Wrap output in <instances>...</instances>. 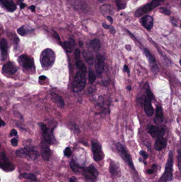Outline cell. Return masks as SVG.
I'll use <instances>...</instances> for the list:
<instances>
[{"mask_svg": "<svg viewBox=\"0 0 181 182\" xmlns=\"http://www.w3.org/2000/svg\"><path fill=\"white\" fill-rule=\"evenodd\" d=\"M174 163V157L173 151L170 150L168 154L165 171L160 177L159 182H167L172 181L173 178V168Z\"/></svg>", "mask_w": 181, "mask_h": 182, "instance_id": "6da1fadb", "label": "cell"}, {"mask_svg": "<svg viewBox=\"0 0 181 182\" xmlns=\"http://www.w3.org/2000/svg\"><path fill=\"white\" fill-rule=\"evenodd\" d=\"M55 60L54 52L50 49H46L42 52L40 55V63L44 68H48L53 66Z\"/></svg>", "mask_w": 181, "mask_h": 182, "instance_id": "7a4b0ae2", "label": "cell"}, {"mask_svg": "<svg viewBox=\"0 0 181 182\" xmlns=\"http://www.w3.org/2000/svg\"><path fill=\"white\" fill-rule=\"evenodd\" d=\"M85 75L80 71L76 73L72 85L73 92H79L83 90L86 83Z\"/></svg>", "mask_w": 181, "mask_h": 182, "instance_id": "3957f363", "label": "cell"}, {"mask_svg": "<svg viewBox=\"0 0 181 182\" xmlns=\"http://www.w3.org/2000/svg\"><path fill=\"white\" fill-rule=\"evenodd\" d=\"M116 148L118 150L120 156L124 160L127 164L130 166V167L133 170L135 169L134 164L132 161V158L130 153L127 151L126 148L120 143H117L116 144Z\"/></svg>", "mask_w": 181, "mask_h": 182, "instance_id": "277c9868", "label": "cell"}, {"mask_svg": "<svg viewBox=\"0 0 181 182\" xmlns=\"http://www.w3.org/2000/svg\"><path fill=\"white\" fill-rule=\"evenodd\" d=\"M165 0H152V2L148 4H147L141 8L139 9L135 13V17H140L142 15H145L149 11H152L154 9L156 8L160 4V2H162Z\"/></svg>", "mask_w": 181, "mask_h": 182, "instance_id": "5b68a950", "label": "cell"}, {"mask_svg": "<svg viewBox=\"0 0 181 182\" xmlns=\"http://www.w3.org/2000/svg\"><path fill=\"white\" fill-rule=\"evenodd\" d=\"M84 177L91 182H96L98 177L97 170L92 164L87 167L81 168Z\"/></svg>", "mask_w": 181, "mask_h": 182, "instance_id": "8992f818", "label": "cell"}, {"mask_svg": "<svg viewBox=\"0 0 181 182\" xmlns=\"http://www.w3.org/2000/svg\"><path fill=\"white\" fill-rule=\"evenodd\" d=\"M146 92L147 96L145 99L144 109L145 113L148 116H152L154 113V109L152 104V100L153 97V94L149 88L147 90Z\"/></svg>", "mask_w": 181, "mask_h": 182, "instance_id": "52a82bcc", "label": "cell"}, {"mask_svg": "<svg viewBox=\"0 0 181 182\" xmlns=\"http://www.w3.org/2000/svg\"><path fill=\"white\" fill-rule=\"evenodd\" d=\"M19 65L25 69H30L34 67V62L32 58L27 55H22L18 59Z\"/></svg>", "mask_w": 181, "mask_h": 182, "instance_id": "ba28073f", "label": "cell"}, {"mask_svg": "<svg viewBox=\"0 0 181 182\" xmlns=\"http://www.w3.org/2000/svg\"><path fill=\"white\" fill-rule=\"evenodd\" d=\"M91 150L93 153V158L95 161L98 162L103 159V153L101 146L98 142L93 141L91 143Z\"/></svg>", "mask_w": 181, "mask_h": 182, "instance_id": "9c48e42d", "label": "cell"}, {"mask_svg": "<svg viewBox=\"0 0 181 182\" xmlns=\"http://www.w3.org/2000/svg\"><path fill=\"white\" fill-rule=\"evenodd\" d=\"M105 68V58L102 55H97V63L96 64V73L97 76L100 78L104 71Z\"/></svg>", "mask_w": 181, "mask_h": 182, "instance_id": "30bf717a", "label": "cell"}, {"mask_svg": "<svg viewBox=\"0 0 181 182\" xmlns=\"http://www.w3.org/2000/svg\"><path fill=\"white\" fill-rule=\"evenodd\" d=\"M1 157V159L0 160V168L1 169L7 171H12L15 169V166L8 160L5 153L2 152Z\"/></svg>", "mask_w": 181, "mask_h": 182, "instance_id": "8fae6325", "label": "cell"}, {"mask_svg": "<svg viewBox=\"0 0 181 182\" xmlns=\"http://www.w3.org/2000/svg\"><path fill=\"white\" fill-rule=\"evenodd\" d=\"M38 125H40L41 130L42 131V134L43 136L44 141L48 144H52L53 142V137L51 132L48 129L47 126L43 123H40Z\"/></svg>", "mask_w": 181, "mask_h": 182, "instance_id": "7c38bea8", "label": "cell"}, {"mask_svg": "<svg viewBox=\"0 0 181 182\" xmlns=\"http://www.w3.org/2000/svg\"><path fill=\"white\" fill-rule=\"evenodd\" d=\"M149 132L154 138H158L160 136H164L166 130L164 128H160L155 126L151 125L149 127Z\"/></svg>", "mask_w": 181, "mask_h": 182, "instance_id": "4fadbf2b", "label": "cell"}, {"mask_svg": "<svg viewBox=\"0 0 181 182\" xmlns=\"http://www.w3.org/2000/svg\"><path fill=\"white\" fill-rule=\"evenodd\" d=\"M145 53L147 57V58L148 60L152 70L153 71V73H157L158 71V67L156 63L155 59L153 57V56L147 49H145Z\"/></svg>", "mask_w": 181, "mask_h": 182, "instance_id": "5bb4252c", "label": "cell"}, {"mask_svg": "<svg viewBox=\"0 0 181 182\" xmlns=\"http://www.w3.org/2000/svg\"><path fill=\"white\" fill-rule=\"evenodd\" d=\"M41 155L44 159L46 161L49 160L51 157V152L50 147L48 146V143L45 141L42 142L41 144Z\"/></svg>", "mask_w": 181, "mask_h": 182, "instance_id": "9a60e30c", "label": "cell"}, {"mask_svg": "<svg viewBox=\"0 0 181 182\" xmlns=\"http://www.w3.org/2000/svg\"><path fill=\"white\" fill-rule=\"evenodd\" d=\"M142 25L147 30H150L152 28L154 25V19L152 16L146 15L142 17L140 20Z\"/></svg>", "mask_w": 181, "mask_h": 182, "instance_id": "2e32d148", "label": "cell"}, {"mask_svg": "<svg viewBox=\"0 0 181 182\" xmlns=\"http://www.w3.org/2000/svg\"><path fill=\"white\" fill-rule=\"evenodd\" d=\"M7 42L4 38L2 39L0 42V59L1 61L6 60L7 55Z\"/></svg>", "mask_w": 181, "mask_h": 182, "instance_id": "e0dca14e", "label": "cell"}, {"mask_svg": "<svg viewBox=\"0 0 181 182\" xmlns=\"http://www.w3.org/2000/svg\"><path fill=\"white\" fill-rule=\"evenodd\" d=\"M2 70L4 73L12 75L15 74L18 71V68L12 62H8L4 65Z\"/></svg>", "mask_w": 181, "mask_h": 182, "instance_id": "ac0fdd59", "label": "cell"}, {"mask_svg": "<svg viewBox=\"0 0 181 182\" xmlns=\"http://www.w3.org/2000/svg\"><path fill=\"white\" fill-rule=\"evenodd\" d=\"M0 3L9 12H13L17 10V6L12 0H0Z\"/></svg>", "mask_w": 181, "mask_h": 182, "instance_id": "d6986e66", "label": "cell"}, {"mask_svg": "<svg viewBox=\"0 0 181 182\" xmlns=\"http://www.w3.org/2000/svg\"><path fill=\"white\" fill-rule=\"evenodd\" d=\"M167 142L166 138L164 136H160L157 138L155 144V149L157 151H161L164 149L166 146Z\"/></svg>", "mask_w": 181, "mask_h": 182, "instance_id": "ffe728a7", "label": "cell"}, {"mask_svg": "<svg viewBox=\"0 0 181 182\" xmlns=\"http://www.w3.org/2000/svg\"><path fill=\"white\" fill-rule=\"evenodd\" d=\"M25 158H27L28 160H36L39 156V153L32 149L25 148Z\"/></svg>", "mask_w": 181, "mask_h": 182, "instance_id": "44dd1931", "label": "cell"}, {"mask_svg": "<svg viewBox=\"0 0 181 182\" xmlns=\"http://www.w3.org/2000/svg\"><path fill=\"white\" fill-rule=\"evenodd\" d=\"M164 120V114L163 110L160 106L157 107L156 110V116L155 118V123L157 125L161 124Z\"/></svg>", "mask_w": 181, "mask_h": 182, "instance_id": "7402d4cb", "label": "cell"}, {"mask_svg": "<svg viewBox=\"0 0 181 182\" xmlns=\"http://www.w3.org/2000/svg\"><path fill=\"white\" fill-rule=\"evenodd\" d=\"M51 98L52 100H53V101L55 103L58 107L60 108H63L64 107V102L63 101V100L62 99L61 96H60L56 94H55L54 93H51Z\"/></svg>", "mask_w": 181, "mask_h": 182, "instance_id": "603a6c76", "label": "cell"}, {"mask_svg": "<svg viewBox=\"0 0 181 182\" xmlns=\"http://www.w3.org/2000/svg\"><path fill=\"white\" fill-rule=\"evenodd\" d=\"M62 45L65 51L68 53H71L73 51L74 47H75V42L72 39H71L68 41H65L63 42Z\"/></svg>", "mask_w": 181, "mask_h": 182, "instance_id": "cb8c5ba5", "label": "cell"}, {"mask_svg": "<svg viewBox=\"0 0 181 182\" xmlns=\"http://www.w3.org/2000/svg\"><path fill=\"white\" fill-rule=\"evenodd\" d=\"M34 30V28H32L27 26H22L17 29V32L21 36H25V35L29 34L32 33Z\"/></svg>", "mask_w": 181, "mask_h": 182, "instance_id": "d4e9b609", "label": "cell"}, {"mask_svg": "<svg viewBox=\"0 0 181 182\" xmlns=\"http://www.w3.org/2000/svg\"><path fill=\"white\" fill-rule=\"evenodd\" d=\"M83 55L86 61L89 65H93L94 62V57L93 54L90 51L84 50L83 52Z\"/></svg>", "mask_w": 181, "mask_h": 182, "instance_id": "484cf974", "label": "cell"}, {"mask_svg": "<svg viewBox=\"0 0 181 182\" xmlns=\"http://www.w3.org/2000/svg\"><path fill=\"white\" fill-rule=\"evenodd\" d=\"M100 11L104 16H108V15L112 14V7L109 4H104L100 7Z\"/></svg>", "mask_w": 181, "mask_h": 182, "instance_id": "4316f807", "label": "cell"}, {"mask_svg": "<svg viewBox=\"0 0 181 182\" xmlns=\"http://www.w3.org/2000/svg\"><path fill=\"white\" fill-rule=\"evenodd\" d=\"M109 171L113 176H117L120 174V170L116 164L112 161L109 166Z\"/></svg>", "mask_w": 181, "mask_h": 182, "instance_id": "83f0119b", "label": "cell"}, {"mask_svg": "<svg viewBox=\"0 0 181 182\" xmlns=\"http://www.w3.org/2000/svg\"><path fill=\"white\" fill-rule=\"evenodd\" d=\"M89 46L93 51L98 52L100 50L101 47L100 40L98 39H95L94 40H91L89 43Z\"/></svg>", "mask_w": 181, "mask_h": 182, "instance_id": "f1b7e54d", "label": "cell"}, {"mask_svg": "<svg viewBox=\"0 0 181 182\" xmlns=\"http://www.w3.org/2000/svg\"><path fill=\"white\" fill-rule=\"evenodd\" d=\"M76 66L78 69L80 70V71L84 73V75L86 74L87 73V68L86 67L83 63V62L81 60H76Z\"/></svg>", "mask_w": 181, "mask_h": 182, "instance_id": "f546056e", "label": "cell"}, {"mask_svg": "<svg viewBox=\"0 0 181 182\" xmlns=\"http://www.w3.org/2000/svg\"><path fill=\"white\" fill-rule=\"evenodd\" d=\"M72 3L77 9H83L84 4L81 0H72Z\"/></svg>", "mask_w": 181, "mask_h": 182, "instance_id": "4dcf8cb0", "label": "cell"}, {"mask_svg": "<svg viewBox=\"0 0 181 182\" xmlns=\"http://www.w3.org/2000/svg\"><path fill=\"white\" fill-rule=\"evenodd\" d=\"M23 178L25 179H28L30 181H35L36 180V177L35 175H33L32 174H29V173H23L21 175Z\"/></svg>", "mask_w": 181, "mask_h": 182, "instance_id": "1f68e13d", "label": "cell"}, {"mask_svg": "<svg viewBox=\"0 0 181 182\" xmlns=\"http://www.w3.org/2000/svg\"><path fill=\"white\" fill-rule=\"evenodd\" d=\"M88 77H89V82L91 83V84H93L96 80V75L94 71L92 69H90L89 70V76H88Z\"/></svg>", "mask_w": 181, "mask_h": 182, "instance_id": "d6a6232c", "label": "cell"}, {"mask_svg": "<svg viewBox=\"0 0 181 182\" xmlns=\"http://www.w3.org/2000/svg\"><path fill=\"white\" fill-rule=\"evenodd\" d=\"M70 167L72 169L73 171L75 173H77L79 171V169L81 168V167H79L76 164V162L73 161L72 160L70 162Z\"/></svg>", "mask_w": 181, "mask_h": 182, "instance_id": "836d02e7", "label": "cell"}, {"mask_svg": "<svg viewBox=\"0 0 181 182\" xmlns=\"http://www.w3.org/2000/svg\"><path fill=\"white\" fill-rule=\"evenodd\" d=\"M116 3L119 10L124 9L126 7V3L122 0H116Z\"/></svg>", "mask_w": 181, "mask_h": 182, "instance_id": "e575fe53", "label": "cell"}, {"mask_svg": "<svg viewBox=\"0 0 181 182\" xmlns=\"http://www.w3.org/2000/svg\"><path fill=\"white\" fill-rule=\"evenodd\" d=\"M178 169H179V171L181 172V150H178Z\"/></svg>", "mask_w": 181, "mask_h": 182, "instance_id": "d590c367", "label": "cell"}, {"mask_svg": "<svg viewBox=\"0 0 181 182\" xmlns=\"http://www.w3.org/2000/svg\"><path fill=\"white\" fill-rule=\"evenodd\" d=\"M160 11L162 13H164L165 15H169L170 14V11L168 9H166V7H160Z\"/></svg>", "mask_w": 181, "mask_h": 182, "instance_id": "8d00e7d4", "label": "cell"}, {"mask_svg": "<svg viewBox=\"0 0 181 182\" xmlns=\"http://www.w3.org/2000/svg\"><path fill=\"white\" fill-rule=\"evenodd\" d=\"M64 155L66 157H69L71 156V153H72V151H71V150L70 148H66L64 150Z\"/></svg>", "mask_w": 181, "mask_h": 182, "instance_id": "74e56055", "label": "cell"}, {"mask_svg": "<svg viewBox=\"0 0 181 182\" xmlns=\"http://www.w3.org/2000/svg\"><path fill=\"white\" fill-rule=\"evenodd\" d=\"M74 57L75 59H76V60H79L80 57V50L79 49H76L74 52Z\"/></svg>", "mask_w": 181, "mask_h": 182, "instance_id": "f35d334b", "label": "cell"}, {"mask_svg": "<svg viewBox=\"0 0 181 182\" xmlns=\"http://www.w3.org/2000/svg\"><path fill=\"white\" fill-rule=\"evenodd\" d=\"M140 154L143 158L144 159H147L148 158V154L145 152V151L142 150L140 152Z\"/></svg>", "mask_w": 181, "mask_h": 182, "instance_id": "ab89813d", "label": "cell"}, {"mask_svg": "<svg viewBox=\"0 0 181 182\" xmlns=\"http://www.w3.org/2000/svg\"><path fill=\"white\" fill-rule=\"evenodd\" d=\"M18 134V133L17 131L15 129H12L10 131V136H17Z\"/></svg>", "mask_w": 181, "mask_h": 182, "instance_id": "60d3db41", "label": "cell"}, {"mask_svg": "<svg viewBox=\"0 0 181 182\" xmlns=\"http://www.w3.org/2000/svg\"><path fill=\"white\" fill-rule=\"evenodd\" d=\"M11 142L12 145L13 146H16L18 145V140L16 138H12Z\"/></svg>", "mask_w": 181, "mask_h": 182, "instance_id": "b9f144b4", "label": "cell"}, {"mask_svg": "<svg viewBox=\"0 0 181 182\" xmlns=\"http://www.w3.org/2000/svg\"><path fill=\"white\" fill-rule=\"evenodd\" d=\"M124 71L125 72H127V73H128V74L130 73V70H129V68H128V67H127V65H124Z\"/></svg>", "mask_w": 181, "mask_h": 182, "instance_id": "7bdbcfd3", "label": "cell"}, {"mask_svg": "<svg viewBox=\"0 0 181 182\" xmlns=\"http://www.w3.org/2000/svg\"><path fill=\"white\" fill-rule=\"evenodd\" d=\"M54 37L56 38V39H57L60 42H61V40H60V37L58 36V33H56V32H54Z\"/></svg>", "mask_w": 181, "mask_h": 182, "instance_id": "ee69618b", "label": "cell"}, {"mask_svg": "<svg viewBox=\"0 0 181 182\" xmlns=\"http://www.w3.org/2000/svg\"><path fill=\"white\" fill-rule=\"evenodd\" d=\"M110 32L113 34H114L115 33L116 30H115V29L114 27H111L110 28Z\"/></svg>", "mask_w": 181, "mask_h": 182, "instance_id": "f6af8a7d", "label": "cell"}, {"mask_svg": "<svg viewBox=\"0 0 181 182\" xmlns=\"http://www.w3.org/2000/svg\"><path fill=\"white\" fill-rule=\"evenodd\" d=\"M29 9H30L32 12H34L36 9V7L35 5H31L29 7Z\"/></svg>", "mask_w": 181, "mask_h": 182, "instance_id": "bcb514c9", "label": "cell"}, {"mask_svg": "<svg viewBox=\"0 0 181 182\" xmlns=\"http://www.w3.org/2000/svg\"><path fill=\"white\" fill-rule=\"evenodd\" d=\"M69 182H76V178L75 177H72L70 179Z\"/></svg>", "mask_w": 181, "mask_h": 182, "instance_id": "7dc6e473", "label": "cell"}, {"mask_svg": "<svg viewBox=\"0 0 181 182\" xmlns=\"http://www.w3.org/2000/svg\"><path fill=\"white\" fill-rule=\"evenodd\" d=\"M103 27L104 28H105V29H109V25H108L107 24H105V23H103Z\"/></svg>", "mask_w": 181, "mask_h": 182, "instance_id": "c3c4849f", "label": "cell"}, {"mask_svg": "<svg viewBox=\"0 0 181 182\" xmlns=\"http://www.w3.org/2000/svg\"><path fill=\"white\" fill-rule=\"evenodd\" d=\"M107 19H108L109 20V22H111V24L113 23V18L111 17V16H107Z\"/></svg>", "mask_w": 181, "mask_h": 182, "instance_id": "681fc988", "label": "cell"}, {"mask_svg": "<svg viewBox=\"0 0 181 182\" xmlns=\"http://www.w3.org/2000/svg\"><path fill=\"white\" fill-rule=\"evenodd\" d=\"M5 125V123L4 122L3 120H0V127H3V126H4Z\"/></svg>", "mask_w": 181, "mask_h": 182, "instance_id": "f907efd6", "label": "cell"}, {"mask_svg": "<svg viewBox=\"0 0 181 182\" xmlns=\"http://www.w3.org/2000/svg\"><path fill=\"white\" fill-rule=\"evenodd\" d=\"M25 7V4L23 3H22V2H21L20 4V9H23L24 7Z\"/></svg>", "mask_w": 181, "mask_h": 182, "instance_id": "816d5d0a", "label": "cell"}, {"mask_svg": "<svg viewBox=\"0 0 181 182\" xmlns=\"http://www.w3.org/2000/svg\"><path fill=\"white\" fill-rule=\"evenodd\" d=\"M39 79L41 80H45L46 79V77L45 76H40L39 77Z\"/></svg>", "mask_w": 181, "mask_h": 182, "instance_id": "f5cc1de1", "label": "cell"}, {"mask_svg": "<svg viewBox=\"0 0 181 182\" xmlns=\"http://www.w3.org/2000/svg\"><path fill=\"white\" fill-rule=\"evenodd\" d=\"M147 173H148L149 174H152V173H154V169H149L147 171Z\"/></svg>", "mask_w": 181, "mask_h": 182, "instance_id": "db71d44e", "label": "cell"}, {"mask_svg": "<svg viewBox=\"0 0 181 182\" xmlns=\"http://www.w3.org/2000/svg\"><path fill=\"white\" fill-rule=\"evenodd\" d=\"M125 48L127 49L128 51H130V50H131V47L130 45H127L125 46Z\"/></svg>", "mask_w": 181, "mask_h": 182, "instance_id": "11a10c76", "label": "cell"}, {"mask_svg": "<svg viewBox=\"0 0 181 182\" xmlns=\"http://www.w3.org/2000/svg\"><path fill=\"white\" fill-rule=\"evenodd\" d=\"M127 89L129 90V91H131V86H128L127 87Z\"/></svg>", "mask_w": 181, "mask_h": 182, "instance_id": "9f6ffc18", "label": "cell"}, {"mask_svg": "<svg viewBox=\"0 0 181 182\" xmlns=\"http://www.w3.org/2000/svg\"><path fill=\"white\" fill-rule=\"evenodd\" d=\"M100 1H104V0H99Z\"/></svg>", "mask_w": 181, "mask_h": 182, "instance_id": "6f0895ef", "label": "cell"}, {"mask_svg": "<svg viewBox=\"0 0 181 182\" xmlns=\"http://www.w3.org/2000/svg\"><path fill=\"white\" fill-rule=\"evenodd\" d=\"M1 107H0V111H1Z\"/></svg>", "mask_w": 181, "mask_h": 182, "instance_id": "680465c9", "label": "cell"}, {"mask_svg": "<svg viewBox=\"0 0 181 182\" xmlns=\"http://www.w3.org/2000/svg\"><path fill=\"white\" fill-rule=\"evenodd\" d=\"M1 117H0V120H1Z\"/></svg>", "mask_w": 181, "mask_h": 182, "instance_id": "91938a15", "label": "cell"}]
</instances>
